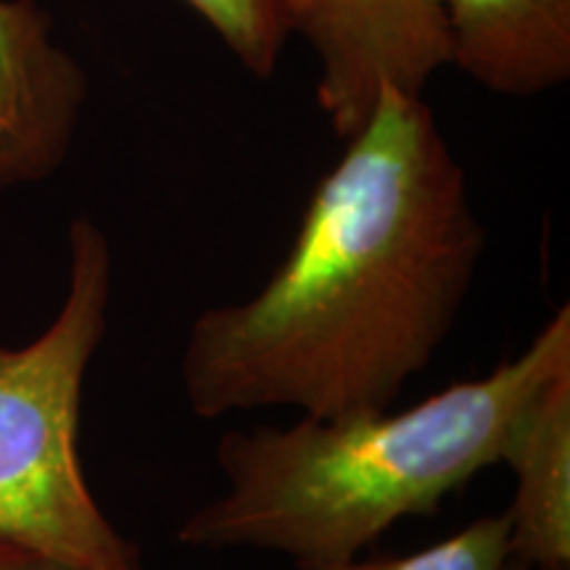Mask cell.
<instances>
[{"label":"cell","mask_w":570,"mask_h":570,"mask_svg":"<svg viewBox=\"0 0 570 570\" xmlns=\"http://www.w3.org/2000/svg\"><path fill=\"white\" fill-rule=\"evenodd\" d=\"M510 558L508 510L483 515L439 544L399 558L302 562L298 570H502Z\"/></svg>","instance_id":"cell-9"},{"label":"cell","mask_w":570,"mask_h":570,"mask_svg":"<svg viewBox=\"0 0 570 570\" xmlns=\"http://www.w3.org/2000/svg\"><path fill=\"white\" fill-rule=\"evenodd\" d=\"M294 35L320 59L317 104L333 132L348 140L391 88L423 96L446 67L441 0H288Z\"/></svg>","instance_id":"cell-4"},{"label":"cell","mask_w":570,"mask_h":570,"mask_svg":"<svg viewBox=\"0 0 570 570\" xmlns=\"http://www.w3.org/2000/svg\"><path fill=\"white\" fill-rule=\"evenodd\" d=\"M0 570H85L53 554L0 533Z\"/></svg>","instance_id":"cell-10"},{"label":"cell","mask_w":570,"mask_h":570,"mask_svg":"<svg viewBox=\"0 0 570 570\" xmlns=\"http://www.w3.org/2000/svg\"><path fill=\"white\" fill-rule=\"evenodd\" d=\"M82 69L51 38L35 0H0V188L42 180L75 138Z\"/></svg>","instance_id":"cell-5"},{"label":"cell","mask_w":570,"mask_h":570,"mask_svg":"<svg viewBox=\"0 0 570 570\" xmlns=\"http://www.w3.org/2000/svg\"><path fill=\"white\" fill-rule=\"evenodd\" d=\"M502 462L515 475L510 558L570 568V370L525 404Z\"/></svg>","instance_id":"cell-7"},{"label":"cell","mask_w":570,"mask_h":570,"mask_svg":"<svg viewBox=\"0 0 570 570\" xmlns=\"http://www.w3.org/2000/svg\"><path fill=\"white\" fill-rule=\"evenodd\" d=\"M483 248L431 106L386 88L320 177L259 294L194 320L180 356L190 412L391 410L458 325Z\"/></svg>","instance_id":"cell-1"},{"label":"cell","mask_w":570,"mask_h":570,"mask_svg":"<svg viewBox=\"0 0 570 570\" xmlns=\"http://www.w3.org/2000/svg\"><path fill=\"white\" fill-rule=\"evenodd\" d=\"M570 370V306L489 375L449 383L415 407L230 431L214 458L225 494L190 512L177 541L267 550L302 562L360 558L404 518L436 515L502 462L520 412Z\"/></svg>","instance_id":"cell-2"},{"label":"cell","mask_w":570,"mask_h":570,"mask_svg":"<svg viewBox=\"0 0 570 570\" xmlns=\"http://www.w3.org/2000/svg\"><path fill=\"white\" fill-rule=\"evenodd\" d=\"M446 63L497 96L570 80V0H441Z\"/></svg>","instance_id":"cell-6"},{"label":"cell","mask_w":570,"mask_h":570,"mask_svg":"<svg viewBox=\"0 0 570 570\" xmlns=\"http://www.w3.org/2000/svg\"><path fill=\"white\" fill-rule=\"evenodd\" d=\"M111 248L90 219L69 230V288L32 344L0 346V533L85 570H142L80 462V402L106 333Z\"/></svg>","instance_id":"cell-3"},{"label":"cell","mask_w":570,"mask_h":570,"mask_svg":"<svg viewBox=\"0 0 570 570\" xmlns=\"http://www.w3.org/2000/svg\"><path fill=\"white\" fill-rule=\"evenodd\" d=\"M502 570H570V568H544V566H533V562L508 558V562H504Z\"/></svg>","instance_id":"cell-11"},{"label":"cell","mask_w":570,"mask_h":570,"mask_svg":"<svg viewBox=\"0 0 570 570\" xmlns=\"http://www.w3.org/2000/svg\"><path fill=\"white\" fill-rule=\"evenodd\" d=\"M217 32L230 53L254 77L275 75L294 38L288 0H183Z\"/></svg>","instance_id":"cell-8"}]
</instances>
